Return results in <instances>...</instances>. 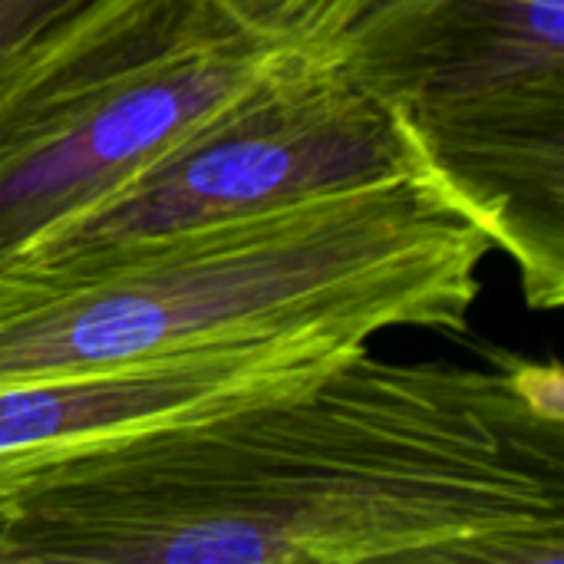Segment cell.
<instances>
[{"instance_id":"1","label":"cell","mask_w":564,"mask_h":564,"mask_svg":"<svg viewBox=\"0 0 564 564\" xmlns=\"http://www.w3.org/2000/svg\"><path fill=\"white\" fill-rule=\"evenodd\" d=\"M564 564L558 364L354 350L317 380L0 473V564Z\"/></svg>"},{"instance_id":"2","label":"cell","mask_w":564,"mask_h":564,"mask_svg":"<svg viewBox=\"0 0 564 564\" xmlns=\"http://www.w3.org/2000/svg\"><path fill=\"white\" fill-rule=\"evenodd\" d=\"M489 254L430 178H403L53 278L0 274V387L324 327L459 334Z\"/></svg>"},{"instance_id":"3","label":"cell","mask_w":564,"mask_h":564,"mask_svg":"<svg viewBox=\"0 0 564 564\" xmlns=\"http://www.w3.org/2000/svg\"><path fill=\"white\" fill-rule=\"evenodd\" d=\"M423 175L564 304V0H380L330 50Z\"/></svg>"},{"instance_id":"4","label":"cell","mask_w":564,"mask_h":564,"mask_svg":"<svg viewBox=\"0 0 564 564\" xmlns=\"http://www.w3.org/2000/svg\"><path fill=\"white\" fill-rule=\"evenodd\" d=\"M288 53L218 0H93L0 63V268Z\"/></svg>"},{"instance_id":"5","label":"cell","mask_w":564,"mask_h":564,"mask_svg":"<svg viewBox=\"0 0 564 564\" xmlns=\"http://www.w3.org/2000/svg\"><path fill=\"white\" fill-rule=\"evenodd\" d=\"M426 178L393 119L330 53L291 50L93 208L36 238L0 274L53 278L162 238L301 202Z\"/></svg>"},{"instance_id":"6","label":"cell","mask_w":564,"mask_h":564,"mask_svg":"<svg viewBox=\"0 0 564 564\" xmlns=\"http://www.w3.org/2000/svg\"><path fill=\"white\" fill-rule=\"evenodd\" d=\"M370 344L324 327L0 387V473L304 387Z\"/></svg>"},{"instance_id":"7","label":"cell","mask_w":564,"mask_h":564,"mask_svg":"<svg viewBox=\"0 0 564 564\" xmlns=\"http://www.w3.org/2000/svg\"><path fill=\"white\" fill-rule=\"evenodd\" d=\"M254 36L304 50L327 53L370 7L380 0H218Z\"/></svg>"},{"instance_id":"8","label":"cell","mask_w":564,"mask_h":564,"mask_svg":"<svg viewBox=\"0 0 564 564\" xmlns=\"http://www.w3.org/2000/svg\"><path fill=\"white\" fill-rule=\"evenodd\" d=\"M93 0H0V63L40 43Z\"/></svg>"}]
</instances>
